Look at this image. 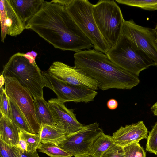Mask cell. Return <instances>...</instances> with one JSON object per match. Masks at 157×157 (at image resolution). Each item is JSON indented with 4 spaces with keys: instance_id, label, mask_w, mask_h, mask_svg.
Listing matches in <instances>:
<instances>
[{
    "instance_id": "f546056e",
    "label": "cell",
    "mask_w": 157,
    "mask_h": 157,
    "mask_svg": "<svg viewBox=\"0 0 157 157\" xmlns=\"http://www.w3.org/2000/svg\"><path fill=\"white\" fill-rule=\"evenodd\" d=\"M21 157H40L37 151L34 152H27L21 150Z\"/></svg>"
},
{
    "instance_id": "30bf717a",
    "label": "cell",
    "mask_w": 157,
    "mask_h": 157,
    "mask_svg": "<svg viewBox=\"0 0 157 157\" xmlns=\"http://www.w3.org/2000/svg\"><path fill=\"white\" fill-rule=\"evenodd\" d=\"M123 35L144 52L157 66V43L154 29L139 25L132 19L124 21Z\"/></svg>"
},
{
    "instance_id": "7a4b0ae2",
    "label": "cell",
    "mask_w": 157,
    "mask_h": 157,
    "mask_svg": "<svg viewBox=\"0 0 157 157\" xmlns=\"http://www.w3.org/2000/svg\"><path fill=\"white\" fill-rule=\"evenodd\" d=\"M74 57V66L97 81L102 90H130L140 82L138 76L118 66L106 54L94 49L78 51Z\"/></svg>"
},
{
    "instance_id": "8992f818",
    "label": "cell",
    "mask_w": 157,
    "mask_h": 157,
    "mask_svg": "<svg viewBox=\"0 0 157 157\" xmlns=\"http://www.w3.org/2000/svg\"><path fill=\"white\" fill-rule=\"evenodd\" d=\"M106 54L117 66L138 76L143 70L155 65L144 52L123 35Z\"/></svg>"
},
{
    "instance_id": "603a6c76",
    "label": "cell",
    "mask_w": 157,
    "mask_h": 157,
    "mask_svg": "<svg viewBox=\"0 0 157 157\" xmlns=\"http://www.w3.org/2000/svg\"><path fill=\"white\" fill-rule=\"evenodd\" d=\"M116 1L119 4L136 7L146 10H157V0H116Z\"/></svg>"
},
{
    "instance_id": "83f0119b",
    "label": "cell",
    "mask_w": 157,
    "mask_h": 157,
    "mask_svg": "<svg viewBox=\"0 0 157 157\" xmlns=\"http://www.w3.org/2000/svg\"><path fill=\"white\" fill-rule=\"evenodd\" d=\"M141 147L139 143H135L123 147L125 157H137Z\"/></svg>"
},
{
    "instance_id": "5bb4252c",
    "label": "cell",
    "mask_w": 157,
    "mask_h": 157,
    "mask_svg": "<svg viewBox=\"0 0 157 157\" xmlns=\"http://www.w3.org/2000/svg\"><path fill=\"white\" fill-rule=\"evenodd\" d=\"M148 131L142 121L124 127L121 126L112 136L116 144L124 147L129 144L139 143L143 139H147Z\"/></svg>"
},
{
    "instance_id": "7402d4cb",
    "label": "cell",
    "mask_w": 157,
    "mask_h": 157,
    "mask_svg": "<svg viewBox=\"0 0 157 157\" xmlns=\"http://www.w3.org/2000/svg\"><path fill=\"white\" fill-rule=\"evenodd\" d=\"M38 149L50 157H71L72 156L54 143H41Z\"/></svg>"
},
{
    "instance_id": "cb8c5ba5",
    "label": "cell",
    "mask_w": 157,
    "mask_h": 157,
    "mask_svg": "<svg viewBox=\"0 0 157 157\" xmlns=\"http://www.w3.org/2000/svg\"><path fill=\"white\" fill-rule=\"evenodd\" d=\"M21 151L17 146L10 145L0 140V157H21Z\"/></svg>"
},
{
    "instance_id": "277c9868",
    "label": "cell",
    "mask_w": 157,
    "mask_h": 157,
    "mask_svg": "<svg viewBox=\"0 0 157 157\" xmlns=\"http://www.w3.org/2000/svg\"><path fill=\"white\" fill-rule=\"evenodd\" d=\"M93 13L98 27L110 48L122 36L124 19L121 9L114 0H100L93 5Z\"/></svg>"
},
{
    "instance_id": "d590c367",
    "label": "cell",
    "mask_w": 157,
    "mask_h": 157,
    "mask_svg": "<svg viewBox=\"0 0 157 157\" xmlns=\"http://www.w3.org/2000/svg\"><path fill=\"white\" fill-rule=\"evenodd\" d=\"M86 157H93L92 156H91L90 155H88V156H86Z\"/></svg>"
},
{
    "instance_id": "2e32d148",
    "label": "cell",
    "mask_w": 157,
    "mask_h": 157,
    "mask_svg": "<svg viewBox=\"0 0 157 157\" xmlns=\"http://www.w3.org/2000/svg\"><path fill=\"white\" fill-rule=\"evenodd\" d=\"M20 130L12 121L1 114L0 140L10 144L18 146Z\"/></svg>"
},
{
    "instance_id": "7c38bea8",
    "label": "cell",
    "mask_w": 157,
    "mask_h": 157,
    "mask_svg": "<svg viewBox=\"0 0 157 157\" xmlns=\"http://www.w3.org/2000/svg\"><path fill=\"white\" fill-rule=\"evenodd\" d=\"M48 102L56 125L64 131L66 136L75 133L83 127L76 118L73 110L68 109L57 98H52Z\"/></svg>"
},
{
    "instance_id": "52a82bcc",
    "label": "cell",
    "mask_w": 157,
    "mask_h": 157,
    "mask_svg": "<svg viewBox=\"0 0 157 157\" xmlns=\"http://www.w3.org/2000/svg\"><path fill=\"white\" fill-rule=\"evenodd\" d=\"M103 133L96 122L84 125L78 131L66 136L55 144L72 156L86 157L90 155L94 142Z\"/></svg>"
},
{
    "instance_id": "6da1fadb",
    "label": "cell",
    "mask_w": 157,
    "mask_h": 157,
    "mask_svg": "<svg viewBox=\"0 0 157 157\" xmlns=\"http://www.w3.org/2000/svg\"><path fill=\"white\" fill-rule=\"evenodd\" d=\"M25 29H31L55 48L77 52L93 45L67 12L65 7L44 1Z\"/></svg>"
},
{
    "instance_id": "484cf974",
    "label": "cell",
    "mask_w": 157,
    "mask_h": 157,
    "mask_svg": "<svg viewBox=\"0 0 157 157\" xmlns=\"http://www.w3.org/2000/svg\"><path fill=\"white\" fill-rule=\"evenodd\" d=\"M146 146V150L157 155V122L149 132Z\"/></svg>"
},
{
    "instance_id": "ac0fdd59",
    "label": "cell",
    "mask_w": 157,
    "mask_h": 157,
    "mask_svg": "<svg viewBox=\"0 0 157 157\" xmlns=\"http://www.w3.org/2000/svg\"><path fill=\"white\" fill-rule=\"evenodd\" d=\"M39 134L41 143H56L66 136L64 131L56 125L42 124Z\"/></svg>"
},
{
    "instance_id": "e0dca14e",
    "label": "cell",
    "mask_w": 157,
    "mask_h": 157,
    "mask_svg": "<svg viewBox=\"0 0 157 157\" xmlns=\"http://www.w3.org/2000/svg\"><path fill=\"white\" fill-rule=\"evenodd\" d=\"M33 98L35 111L38 123L42 124L56 125L48 104L44 98Z\"/></svg>"
},
{
    "instance_id": "9c48e42d",
    "label": "cell",
    "mask_w": 157,
    "mask_h": 157,
    "mask_svg": "<svg viewBox=\"0 0 157 157\" xmlns=\"http://www.w3.org/2000/svg\"><path fill=\"white\" fill-rule=\"evenodd\" d=\"M4 77L5 89L9 98L20 109L34 133L39 134L41 125L36 116L33 96L15 78Z\"/></svg>"
},
{
    "instance_id": "d6a6232c",
    "label": "cell",
    "mask_w": 157,
    "mask_h": 157,
    "mask_svg": "<svg viewBox=\"0 0 157 157\" xmlns=\"http://www.w3.org/2000/svg\"><path fill=\"white\" fill-rule=\"evenodd\" d=\"M151 109L154 115L157 116V102L151 107Z\"/></svg>"
},
{
    "instance_id": "e575fe53",
    "label": "cell",
    "mask_w": 157,
    "mask_h": 157,
    "mask_svg": "<svg viewBox=\"0 0 157 157\" xmlns=\"http://www.w3.org/2000/svg\"><path fill=\"white\" fill-rule=\"evenodd\" d=\"M156 35V41L157 43V24L156 25L155 28L154 29Z\"/></svg>"
},
{
    "instance_id": "4fadbf2b",
    "label": "cell",
    "mask_w": 157,
    "mask_h": 157,
    "mask_svg": "<svg viewBox=\"0 0 157 157\" xmlns=\"http://www.w3.org/2000/svg\"><path fill=\"white\" fill-rule=\"evenodd\" d=\"M0 2L1 41L4 42L7 34L16 36L25 27L9 0H1Z\"/></svg>"
},
{
    "instance_id": "f1b7e54d",
    "label": "cell",
    "mask_w": 157,
    "mask_h": 157,
    "mask_svg": "<svg viewBox=\"0 0 157 157\" xmlns=\"http://www.w3.org/2000/svg\"><path fill=\"white\" fill-rule=\"evenodd\" d=\"M107 106L109 109L114 110L117 107L118 103L116 100L114 99H111L108 101Z\"/></svg>"
},
{
    "instance_id": "4316f807",
    "label": "cell",
    "mask_w": 157,
    "mask_h": 157,
    "mask_svg": "<svg viewBox=\"0 0 157 157\" xmlns=\"http://www.w3.org/2000/svg\"><path fill=\"white\" fill-rule=\"evenodd\" d=\"M101 157H125L123 147L115 143L106 151Z\"/></svg>"
},
{
    "instance_id": "3957f363",
    "label": "cell",
    "mask_w": 157,
    "mask_h": 157,
    "mask_svg": "<svg viewBox=\"0 0 157 157\" xmlns=\"http://www.w3.org/2000/svg\"><path fill=\"white\" fill-rule=\"evenodd\" d=\"M4 77L15 78L27 90L33 97L44 98L43 88L46 87L42 71L35 61V57L28 53H15L3 66Z\"/></svg>"
},
{
    "instance_id": "4dcf8cb0",
    "label": "cell",
    "mask_w": 157,
    "mask_h": 157,
    "mask_svg": "<svg viewBox=\"0 0 157 157\" xmlns=\"http://www.w3.org/2000/svg\"><path fill=\"white\" fill-rule=\"evenodd\" d=\"M71 0H59L51 1L52 2L56 3L65 7L67 6L71 1Z\"/></svg>"
},
{
    "instance_id": "5b68a950",
    "label": "cell",
    "mask_w": 157,
    "mask_h": 157,
    "mask_svg": "<svg viewBox=\"0 0 157 157\" xmlns=\"http://www.w3.org/2000/svg\"><path fill=\"white\" fill-rule=\"evenodd\" d=\"M93 5L87 0H71L65 7L78 27L95 50L106 54L110 48L101 34L94 20Z\"/></svg>"
},
{
    "instance_id": "9a60e30c",
    "label": "cell",
    "mask_w": 157,
    "mask_h": 157,
    "mask_svg": "<svg viewBox=\"0 0 157 157\" xmlns=\"http://www.w3.org/2000/svg\"><path fill=\"white\" fill-rule=\"evenodd\" d=\"M9 1L25 27L29 21L39 10L44 1L9 0Z\"/></svg>"
},
{
    "instance_id": "ba28073f",
    "label": "cell",
    "mask_w": 157,
    "mask_h": 157,
    "mask_svg": "<svg viewBox=\"0 0 157 157\" xmlns=\"http://www.w3.org/2000/svg\"><path fill=\"white\" fill-rule=\"evenodd\" d=\"M46 87L52 90L61 102H74L87 103L94 101L98 93L84 86H75L60 80L48 73L42 71Z\"/></svg>"
},
{
    "instance_id": "d4e9b609",
    "label": "cell",
    "mask_w": 157,
    "mask_h": 157,
    "mask_svg": "<svg viewBox=\"0 0 157 157\" xmlns=\"http://www.w3.org/2000/svg\"><path fill=\"white\" fill-rule=\"evenodd\" d=\"M0 88L1 114L11 121L10 98L3 86Z\"/></svg>"
},
{
    "instance_id": "836d02e7",
    "label": "cell",
    "mask_w": 157,
    "mask_h": 157,
    "mask_svg": "<svg viewBox=\"0 0 157 157\" xmlns=\"http://www.w3.org/2000/svg\"><path fill=\"white\" fill-rule=\"evenodd\" d=\"M5 79L3 75L1 74L0 77V88L3 86L4 85H5Z\"/></svg>"
},
{
    "instance_id": "1f68e13d",
    "label": "cell",
    "mask_w": 157,
    "mask_h": 157,
    "mask_svg": "<svg viewBox=\"0 0 157 157\" xmlns=\"http://www.w3.org/2000/svg\"><path fill=\"white\" fill-rule=\"evenodd\" d=\"M137 157H146V153L142 147L140 149Z\"/></svg>"
},
{
    "instance_id": "44dd1931",
    "label": "cell",
    "mask_w": 157,
    "mask_h": 157,
    "mask_svg": "<svg viewBox=\"0 0 157 157\" xmlns=\"http://www.w3.org/2000/svg\"><path fill=\"white\" fill-rule=\"evenodd\" d=\"M20 138L25 144L27 152H34L37 151L41 143L40 139L39 134L30 133L20 130Z\"/></svg>"
},
{
    "instance_id": "d6986e66",
    "label": "cell",
    "mask_w": 157,
    "mask_h": 157,
    "mask_svg": "<svg viewBox=\"0 0 157 157\" xmlns=\"http://www.w3.org/2000/svg\"><path fill=\"white\" fill-rule=\"evenodd\" d=\"M115 144L112 136L103 132L94 142L90 155L93 157H101L103 154Z\"/></svg>"
},
{
    "instance_id": "ffe728a7",
    "label": "cell",
    "mask_w": 157,
    "mask_h": 157,
    "mask_svg": "<svg viewBox=\"0 0 157 157\" xmlns=\"http://www.w3.org/2000/svg\"><path fill=\"white\" fill-rule=\"evenodd\" d=\"M10 101L12 122L19 128L20 130L34 133L17 106L10 98Z\"/></svg>"
},
{
    "instance_id": "8fae6325",
    "label": "cell",
    "mask_w": 157,
    "mask_h": 157,
    "mask_svg": "<svg viewBox=\"0 0 157 157\" xmlns=\"http://www.w3.org/2000/svg\"><path fill=\"white\" fill-rule=\"evenodd\" d=\"M47 71L57 78L71 85L86 87L95 90L99 88L98 82L81 69L60 62H54Z\"/></svg>"
}]
</instances>
